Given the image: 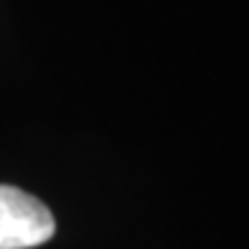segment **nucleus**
I'll return each mask as SVG.
<instances>
[{"label":"nucleus","mask_w":249,"mask_h":249,"mask_svg":"<svg viewBox=\"0 0 249 249\" xmlns=\"http://www.w3.org/2000/svg\"><path fill=\"white\" fill-rule=\"evenodd\" d=\"M56 221L43 203L13 186H0V249H31L49 242Z\"/></svg>","instance_id":"nucleus-1"}]
</instances>
